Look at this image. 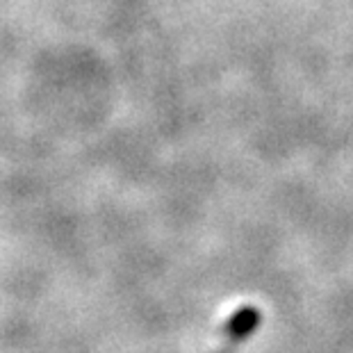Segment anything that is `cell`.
Masks as SVG:
<instances>
[{"mask_svg":"<svg viewBox=\"0 0 353 353\" xmlns=\"http://www.w3.org/2000/svg\"><path fill=\"white\" fill-rule=\"evenodd\" d=\"M255 324H258V314H255L253 310H244L230 321V333L235 337H244L255 328Z\"/></svg>","mask_w":353,"mask_h":353,"instance_id":"6da1fadb","label":"cell"}]
</instances>
